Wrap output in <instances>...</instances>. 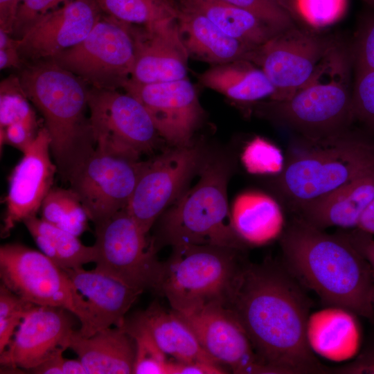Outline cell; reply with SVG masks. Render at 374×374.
Returning <instances> with one entry per match:
<instances>
[{"label": "cell", "mask_w": 374, "mask_h": 374, "mask_svg": "<svg viewBox=\"0 0 374 374\" xmlns=\"http://www.w3.org/2000/svg\"><path fill=\"white\" fill-rule=\"evenodd\" d=\"M223 305L275 374L325 373L308 341L310 299L283 262H244Z\"/></svg>", "instance_id": "1"}, {"label": "cell", "mask_w": 374, "mask_h": 374, "mask_svg": "<svg viewBox=\"0 0 374 374\" xmlns=\"http://www.w3.org/2000/svg\"><path fill=\"white\" fill-rule=\"evenodd\" d=\"M280 243L283 264L325 305L346 309L374 324V271L341 232L329 234L294 218Z\"/></svg>", "instance_id": "2"}, {"label": "cell", "mask_w": 374, "mask_h": 374, "mask_svg": "<svg viewBox=\"0 0 374 374\" xmlns=\"http://www.w3.org/2000/svg\"><path fill=\"white\" fill-rule=\"evenodd\" d=\"M29 100L43 116L57 173L68 181L94 151L87 83L52 60L24 62L17 76Z\"/></svg>", "instance_id": "3"}, {"label": "cell", "mask_w": 374, "mask_h": 374, "mask_svg": "<svg viewBox=\"0 0 374 374\" xmlns=\"http://www.w3.org/2000/svg\"><path fill=\"white\" fill-rule=\"evenodd\" d=\"M290 149L278 188L294 209L374 171V143L341 132L308 137Z\"/></svg>", "instance_id": "4"}, {"label": "cell", "mask_w": 374, "mask_h": 374, "mask_svg": "<svg viewBox=\"0 0 374 374\" xmlns=\"http://www.w3.org/2000/svg\"><path fill=\"white\" fill-rule=\"evenodd\" d=\"M199 176L160 216L157 236L151 240L157 251L167 244L242 249L228 202L227 166L219 160H206Z\"/></svg>", "instance_id": "5"}, {"label": "cell", "mask_w": 374, "mask_h": 374, "mask_svg": "<svg viewBox=\"0 0 374 374\" xmlns=\"http://www.w3.org/2000/svg\"><path fill=\"white\" fill-rule=\"evenodd\" d=\"M348 60L330 47L311 78L291 97L266 103L263 114L290 126L304 136L341 132L353 117Z\"/></svg>", "instance_id": "6"}, {"label": "cell", "mask_w": 374, "mask_h": 374, "mask_svg": "<svg viewBox=\"0 0 374 374\" xmlns=\"http://www.w3.org/2000/svg\"><path fill=\"white\" fill-rule=\"evenodd\" d=\"M239 250L199 245L172 247L163 262L159 294L172 310L188 313L210 303L224 305L243 261Z\"/></svg>", "instance_id": "7"}, {"label": "cell", "mask_w": 374, "mask_h": 374, "mask_svg": "<svg viewBox=\"0 0 374 374\" xmlns=\"http://www.w3.org/2000/svg\"><path fill=\"white\" fill-rule=\"evenodd\" d=\"M2 284L24 300L35 305L61 308L87 325L85 298L76 289L65 270L41 251L18 243L0 247Z\"/></svg>", "instance_id": "8"}, {"label": "cell", "mask_w": 374, "mask_h": 374, "mask_svg": "<svg viewBox=\"0 0 374 374\" xmlns=\"http://www.w3.org/2000/svg\"><path fill=\"white\" fill-rule=\"evenodd\" d=\"M132 25L102 15L82 42L51 60L93 88H123L135 61Z\"/></svg>", "instance_id": "9"}, {"label": "cell", "mask_w": 374, "mask_h": 374, "mask_svg": "<svg viewBox=\"0 0 374 374\" xmlns=\"http://www.w3.org/2000/svg\"><path fill=\"white\" fill-rule=\"evenodd\" d=\"M95 269L142 291L159 292L163 262L152 241L124 208L95 226Z\"/></svg>", "instance_id": "10"}, {"label": "cell", "mask_w": 374, "mask_h": 374, "mask_svg": "<svg viewBox=\"0 0 374 374\" xmlns=\"http://www.w3.org/2000/svg\"><path fill=\"white\" fill-rule=\"evenodd\" d=\"M88 106L96 148L136 159L157 148L161 137L146 108L131 94L92 87Z\"/></svg>", "instance_id": "11"}, {"label": "cell", "mask_w": 374, "mask_h": 374, "mask_svg": "<svg viewBox=\"0 0 374 374\" xmlns=\"http://www.w3.org/2000/svg\"><path fill=\"white\" fill-rule=\"evenodd\" d=\"M206 160L203 148L192 143L144 161L125 208L145 233L186 190Z\"/></svg>", "instance_id": "12"}, {"label": "cell", "mask_w": 374, "mask_h": 374, "mask_svg": "<svg viewBox=\"0 0 374 374\" xmlns=\"http://www.w3.org/2000/svg\"><path fill=\"white\" fill-rule=\"evenodd\" d=\"M143 163L96 147L71 174L70 188L95 226L127 207Z\"/></svg>", "instance_id": "13"}, {"label": "cell", "mask_w": 374, "mask_h": 374, "mask_svg": "<svg viewBox=\"0 0 374 374\" xmlns=\"http://www.w3.org/2000/svg\"><path fill=\"white\" fill-rule=\"evenodd\" d=\"M330 48L319 37L292 26L253 50L248 60L262 70L274 87L271 100L281 101L311 78Z\"/></svg>", "instance_id": "14"}, {"label": "cell", "mask_w": 374, "mask_h": 374, "mask_svg": "<svg viewBox=\"0 0 374 374\" xmlns=\"http://www.w3.org/2000/svg\"><path fill=\"white\" fill-rule=\"evenodd\" d=\"M177 314L193 330L204 351L232 373L275 374L260 359L235 316L222 304L210 303L188 313Z\"/></svg>", "instance_id": "15"}, {"label": "cell", "mask_w": 374, "mask_h": 374, "mask_svg": "<svg viewBox=\"0 0 374 374\" xmlns=\"http://www.w3.org/2000/svg\"><path fill=\"white\" fill-rule=\"evenodd\" d=\"M123 89L144 105L162 139L174 147L192 144L204 110L187 78L148 84L129 80Z\"/></svg>", "instance_id": "16"}, {"label": "cell", "mask_w": 374, "mask_h": 374, "mask_svg": "<svg viewBox=\"0 0 374 374\" xmlns=\"http://www.w3.org/2000/svg\"><path fill=\"white\" fill-rule=\"evenodd\" d=\"M22 153L9 177L1 237L8 236L17 223L36 215L57 172L52 161L51 138L44 126Z\"/></svg>", "instance_id": "17"}, {"label": "cell", "mask_w": 374, "mask_h": 374, "mask_svg": "<svg viewBox=\"0 0 374 374\" xmlns=\"http://www.w3.org/2000/svg\"><path fill=\"white\" fill-rule=\"evenodd\" d=\"M96 0H70L38 19L19 39L24 62L52 59L82 42L102 17Z\"/></svg>", "instance_id": "18"}, {"label": "cell", "mask_w": 374, "mask_h": 374, "mask_svg": "<svg viewBox=\"0 0 374 374\" xmlns=\"http://www.w3.org/2000/svg\"><path fill=\"white\" fill-rule=\"evenodd\" d=\"M70 312L35 305L24 318L12 339L0 353L1 366L28 371L45 361L57 348H68L75 330Z\"/></svg>", "instance_id": "19"}, {"label": "cell", "mask_w": 374, "mask_h": 374, "mask_svg": "<svg viewBox=\"0 0 374 374\" xmlns=\"http://www.w3.org/2000/svg\"><path fill=\"white\" fill-rule=\"evenodd\" d=\"M135 61L130 80L141 84L187 78L189 55L177 18L141 28L132 25Z\"/></svg>", "instance_id": "20"}, {"label": "cell", "mask_w": 374, "mask_h": 374, "mask_svg": "<svg viewBox=\"0 0 374 374\" xmlns=\"http://www.w3.org/2000/svg\"><path fill=\"white\" fill-rule=\"evenodd\" d=\"M85 298L89 320L78 332L84 337L112 327L123 326L125 314L142 291L100 271L82 267L64 269Z\"/></svg>", "instance_id": "21"}, {"label": "cell", "mask_w": 374, "mask_h": 374, "mask_svg": "<svg viewBox=\"0 0 374 374\" xmlns=\"http://www.w3.org/2000/svg\"><path fill=\"white\" fill-rule=\"evenodd\" d=\"M374 198V171L357 177L297 209L299 217L322 230L356 229Z\"/></svg>", "instance_id": "22"}, {"label": "cell", "mask_w": 374, "mask_h": 374, "mask_svg": "<svg viewBox=\"0 0 374 374\" xmlns=\"http://www.w3.org/2000/svg\"><path fill=\"white\" fill-rule=\"evenodd\" d=\"M68 348L76 353L87 374L133 373L135 342L123 327H109L89 337L74 330Z\"/></svg>", "instance_id": "23"}, {"label": "cell", "mask_w": 374, "mask_h": 374, "mask_svg": "<svg viewBox=\"0 0 374 374\" xmlns=\"http://www.w3.org/2000/svg\"><path fill=\"white\" fill-rule=\"evenodd\" d=\"M177 8V22L189 57L216 65L248 60L255 49L229 36L204 15Z\"/></svg>", "instance_id": "24"}, {"label": "cell", "mask_w": 374, "mask_h": 374, "mask_svg": "<svg viewBox=\"0 0 374 374\" xmlns=\"http://www.w3.org/2000/svg\"><path fill=\"white\" fill-rule=\"evenodd\" d=\"M231 216L237 235L250 245L261 246L280 238L286 227L278 202L260 191L238 195L231 207Z\"/></svg>", "instance_id": "25"}, {"label": "cell", "mask_w": 374, "mask_h": 374, "mask_svg": "<svg viewBox=\"0 0 374 374\" xmlns=\"http://www.w3.org/2000/svg\"><path fill=\"white\" fill-rule=\"evenodd\" d=\"M134 317L149 330L163 353L175 361L216 362L202 348L188 325L173 310L166 311L153 304Z\"/></svg>", "instance_id": "26"}, {"label": "cell", "mask_w": 374, "mask_h": 374, "mask_svg": "<svg viewBox=\"0 0 374 374\" xmlns=\"http://www.w3.org/2000/svg\"><path fill=\"white\" fill-rule=\"evenodd\" d=\"M199 80L205 87L240 103L271 99L274 93L262 70L245 59L213 65L199 75Z\"/></svg>", "instance_id": "27"}, {"label": "cell", "mask_w": 374, "mask_h": 374, "mask_svg": "<svg viewBox=\"0 0 374 374\" xmlns=\"http://www.w3.org/2000/svg\"><path fill=\"white\" fill-rule=\"evenodd\" d=\"M179 8L204 15L224 33L256 48L278 33L251 12L224 0H172Z\"/></svg>", "instance_id": "28"}, {"label": "cell", "mask_w": 374, "mask_h": 374, "mask_svg": "<svg viewBox=\"0 0 374 374\" xmlns=\"http://www.w3.org/2000/svg\"><path fill=\"white\" fill-rule=\"evenodd\" d=\"M310 314L307 338L312 350L327 359L343 360L351 355L357 339L354 313L339 307L326 306Z\"/></svg>", "instance_id": "29"}, {"label": "cell", "mask_w": 374, "mask_h": 374, "mask_svg": "<svg viewBox=\"0 0 374 374\" xmlns=\"http://www.w3.org/2000/svg\"><path fill=\"white\" fill-rule=\"evenodd\" d=\"M40 251L63 269L82 267L96 262L95 245L86 246L76 236L36 215L24 220Z\"/></svg>", "instance_id": "30"}, {"label": "cell", "mask_w": 374, "mask_h": 374, "mask_svg": "<svg viewBox=\"0 0 374 374\" xmlns=\"http://www.w3.org/2000/svg\"><path fill=\"white\" fill-rule=\"evenodd\" d=\"M102 10L130 24L150 27L176 19L178 8L172 0H96Z\"/></svg>", "instance_id": "31"}, {"label": "cell", "mask_w": 374, "mask_h": 374, "mask_svg": "<svg viewBox=\"0 0 374 374\" xmlns=\"http://www.w3.org/2000/svg\"><path fill=\"white\" fill-rule=\"evenodd\" d=\"M40 211L41 218L76 236L88 229V215L78 196L70 188L52 187Z\"/></svg>", "instance_id": "32"}, {"label": "cell", "mask_w": 374, "mask_h": 374, "mask_svg": "<svg viewBox=\"0 0 374 374\" xmlns=\"http://www.w3.org/2000/svg\"><path fill=\"white\" fill-rule=\"evenodd\" d=\"M123 327L134 339L136 346L133 373L170 374V360L160 348L149 330L134 317Z\"/></svg>", "instance_id": "33"}, {"label": "cell", "mask_w": 374, "mask_h": 374, "mask_svg": "<svg viewBox=\"0 0 374 374\" xmlns=\"http://www.w3.org/2000/svg\"><path fill=\"white\" fill-rule=\"evenodd\" d=\"M241 161L246 170L253 175H279L285 165L281 150L261 136L254 137L245 145Z\"/></svg>", "instance_id": "34"}, {"label": "cell", "mask_w": 374, "mask_h": 374, "mask_svg": "<svg viewBox=\"0 0 374 374\" xmlns=\"http://www.w3.org/2000/svg\"><path fill=\"white\" fill-rule=\"evenodd\" d=\"M28 98L22 90L17 76L1 84L0 130L8 125L23 123L37 127V121Z\"/></svg>", "instance_id": "35"}, {"label": "cell", "mask_w": 374, "mask_h": 374, "mask_svg": "<svg viewBox=\"0 0 374 374\" xmlns=\"http://www.w3.org/2000/svg\"><path fill=\"white\" fill-rule=\"evenodd\" d=\"M348 4V0H294V10L310 26L322 28L341 19Z\"/></svg>", "instance_id": "36"}, {"label": "cell", "mask_w": 374, "mask_h": 374, "mask_svg": "<svg viewBox=\"0 0 374 374\" xmlns=\"http://www.w3.org/2000/svg\"><path fill=\"white\" fill-rule=\"evenodd\" d=\"M35 306L1 283L0 287V353L5 350L24 318Z\"/></svg>", "instance_id": "37"}, {"label": "cell", "mask_w": 374, "mask_h": 374, "mask_svg": "<svg viewBox=\"0 0 374 374\" xmlns=\"http://www.w3.org/2000/svg\"><path fill=\"white\" fill-rule=\"evenodd\" d=\"M352 104L353 117L374 130V70L357 71Z\"/></svg>", "instance_id": "38"}, {"label": "cell", "mask_w": 374, "mask_h": 374, "mask_svg": "<svg viewBox=\"0 0 374 374\" xmlns=\"http://www.w3.org/2000/svg\"><path fill=\"white\" fill-rule=\"evenodd\" d=\"M244 9L279 32L292 26V16L276 0H224Z\"/></svg>", "instance_id": "39"}, {"label": "cell", "mask_w": 374, "mask_h": 374, "mask_svg": "<svg viewBox=\"0 0 374 374\" xmlns=\"http://www.w3.org/2000/svg\"><path fill=\"white\" fill-rule=\"evenodd\" d=\"M70 0H22L15 18L12 36L20 39L42 16Z\"/></svg>", "instance_id": "40"}, {"label": "cell", "mask_w": 374, "mask_h": 374, "mask_svg": "<svg viewBox=\"0 0 374 374\" xmlns=\"http://www.w3.org/2000/svg\"><path fill=\"white\" fill-rule=\"evenodd\" d=\"M357 71L374 70V17L364 26L355 48Z\"/></svg>", "instance_id": "41"}, {"label": "cell", "mask_w": 374, "mask_h": 374, "mask_svg": "<svg viewBox=\"0 0 374 374\" xmlns=\"http://www.w3.org/2000/svg\"><path fill=\"white\" fill-rule=\"evenodd\" d=\"M39 130L37 127L23 123L11 124L0 130L1 148L7 144L23 152L35 139Z\"/></svg>", "instance_id": "42"}, {"label": "cell", "mask_w": 374, "mask_h": 374, "mask_svg": "<svg viewBox=\"0 0 374 374\" xmlns=\"http://www.w3.org/2000/svg\"><path fill=\"white\" fill-rule=\"evenodd\" d=\"M326 373L374 374V337L368 341L354 360L339 367H326Z\"/></svg>", "instance_id": "43"}, {"label": "cell", "mask_w": 374, "mask_h": 374, "mask_svg": "<svg viewBox=\"0 0 374 374\" xmlns=\"http://www.w3.org/2000/svg\"><path fill=\"white\" fill-rule=\"evenodd\" d=\"M19 39L2 30H0V68L15 67L19 70L24 64L19 51Z\"/></svg>", "instance_id": "44"}, {"label": "cell", "mask_w": 374, "mask_h": 374, "mask_svg": "<svg viewBox=\"0 0 374 374\" xmlns=\"http://www.w3.org/2000/svg\"><path fill=\"white\" fill-rule=\"evenodd\" d=\"M341 232L364 257L374 271V238L359 229Z\"/></svg>", "instance_id": "45"}, {"label": "cell", "mask_w": 374, "mask_h": 374, "mask_svg": "<svg viewBox=\"0 0 374 374\" xmlns=\"http://www.w3.org/2000/svg\"><path fill=\"white\" fill-rule=\"evenodd\" d=\"M220 364L212 362H181L170 360V374H222L226 373Z\"/></svg>", "instance_id": "46"}, {"label": "cell", "mask_w": 374, "mask_h": 374, "mask_svg": "<svg viewBox=\"0 0 374 374\" xmlns=\"http://www.w3.org/2000/svg\"><path fill=\"white\" fill-rule=\"evenodd\" d=\"M66 348L60 347L53 352L45 361L29 370L37 374H63L62 366L65 357L63 353Z\"/></svg>", "instance_id": "47"}, {"label": "cell", "mask_w": 374, "mask_h": 374, "mask_svg": "<svg viewBox=\"0 0 374 374\" xmlns=\"http://www.w3.org/2000/svg\"><path fill=\"white\" fill-rule=\"evenodd\" d=\"M22 0H0V30L12 33L19 6Z\"/></svg>", "instance_id": "48"}, {"label": "cell", "mask_w": 374, "mask_h": 374, "mask_svg": "<svg viewBox=\"0 0 374 374\" xmlns=\"http://www.w3.org/2000/svg\"><path fill=\"white\" fill-rule=\"evenodd\" d=\"M356 229L374 235V198L362 214Z\"/></svg>", "instance_id": "49"}, {"label": "cell", "mask_w": 374, "mask_h": 374, "mask_svg": "<svg viewBox=\"0 0 374 374\" xmlns=\"http://www.w3.org/2000/svg\"><path fill=\"white\" fill-rule=\"evenodd\" d=\"M62 370L63 374H87L83 364L78 358V359L65 358Z\"/></svg>", "instance_id": "50"}, {"label": "cell", "mask_w": 374, "mask_h": 374, "mask_svg": "<svg viewBox=\"0 0 374 374\" xmlns=\"http://www.w3.org/2000/svg\"><path fill=\"white\" fill-rule=\"evenodd\" d=\"M291 16H295L294 10V0H276Z\"/></svg>", "instance_id": "51"}, {"label": "cell", "mask_w": 374, "mask_h": 374, "mask_svg": "<svg viewBox=\"0 0 374 374\" xmlns=\"http://www.w3.org/2000/svg\"><path fill=\"white\" fill-rule=\"evenodd\" d=\"M372 303L374 307V285H373V293H372Z\"/></svg>", "instance_id": "52"}, {"label": "cell", "mask_w": 374, "mask_h": 374, "mask_svg": "<svg viewBox=\"0 0 374 374\" xmlns=\"http://www.w3.org/2000/svg\"><path fill=\"white\" fill-rule=\"evenodd\" d=\"M365 1H366V2L371 3V5H373V3H374V0H365Z\"/></svg>", "instance_id": "53"}]
</instances>
